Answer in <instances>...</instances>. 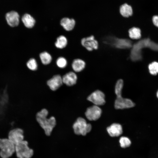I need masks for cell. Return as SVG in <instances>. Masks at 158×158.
<instances>
[{
  "mask_svg": "<svg viewBox=\"0 0 158 158\" xmlns=\"http://www.w3.org/2000/svg\"><path fill=\"white\" fill-rule=\"evenodd\" d=\"M73 128L76 134L84 136L91 130L92 126L87 123L84 118L79 117L74 123Z\"/></svg>",
  "mask_w": 158,
  "mask_h": 158,
  "instance_id": "obj_5",
  "label": "cell"
},
{
  "mask_svg": "<svg viewBox=\"0 0 158 158\" xmlns=\"http://www.w3.org/2000/svg\"><path fill=\"white\" fill-rule=\"evenodd\" d=\"M67 43L66 38L64 36L61 35L57 38L55 44L57 48L63 49L66 46Z\"/></svg>",
  "mask_w": 158,
  "mask_h": 158,
  "instance_id": "obj_20",
  "label": "cell"
},
{
  "mask_svg": "<svg viewBox=\"0 0 158 158\" xmlns=\"http://www.w3.org/2000/svg\"><path fill=\"white\" fill-rule=\"evenodd\" d=\"M15 153L18 158H31L34 151L29 147L28 142L23 140L15 145Z\"/></svg>",
  "mask_w": 158,
  "mask_h": 158,
  "instance_id": "obj_4",
  "label": "cell"
},
{
  "mask_svg": "<svg viewBox=\"0 0 158 158\" xmlns=\"http://www.w3.org/2000/svg\"><path fill=\"white\" fill-rule=\"evenodd\" d=\"M86 63L82 59L77 58L73 61L71 66L73 70L76 72H80L84 69Z\"/></svg>",
  "mask_w": 158,
  "mask_h": 158,
  "instance_id": "obj_15",
  "label": "cell"
},
{
  "mask_svg": "<svg viewBox=\"0 0 158 158\" xmlns=\"http://www.w3.org/2000/svg\"><path fill=\"white\" fill-rule=\"evenodd\" d=\"M150 73L153 75H156L158 73V63L154 62L150 64L148 66Z\"/></svg>",
  "mask_w": 158,
  "mask_h": 158,
  "instance_id": "obj_22",
  "label": "cell"
},
{
  "mask_svg": "<svg viewBox=\"0 0 158 158\" xmlns=\"http://www.w3.org/2000/svg\"><path fill=\"white\" fill-rule=\"evenodd\" d=\"M116 98L114 102V107L116 109H123L133 107L135 103L130 99L122 96V92L115 93Z\"/></svg>",
  "mask_w": 158,
  "mask_h": 158,
  "instance_id": "obj_6",
  "label": "cell"
},
{
  "mask_svg": "<svg viewBox=\"0 0 158 158\" xmlns=\"http://www.w3.org/2000/svg\"><path fill=\"white\" fill-rule=\"evenodd\" d=\"M5 18L7 25L11 28L17 26L20 22V16L18 13L15 11H11L7 12Z\"/></svg>",
  "mask_w": 158,
  "mask_h": 158,
  "instance_id": "obj_10",
  "label": "cell"
},
{
  "mask_svg": "<svg viewBox=\"0 0 158 158\" xmlns=\"http://www.w3.org/2000/svg\"><path fill=\"white\" fill-rule=\"evenodd\" d=\"M129 37L132 39H138L141 37V30L138 28L133 27L130 28L128 31Z\"/></svg>",
  "mask_w": 158,
  "mask_h": 158,
  "instance_id": "obj_19",
  "label": "cell"
},
{
  "mask_svg": "<svg viewBox=\"0 0 158 158\" xmlns=\"http://www.w3.org/2000/svg\"><path fill=\"white\" fill-rule=\"evenodd\" d=\"M48 114L47 109H42L37 114L36 118L40 126L44 130L45 134L49 136L56 125V120L55 117L53 116L47 118Z\"/></svg>",
  "mask_w": 158,
  "mask_h": 158,
  "instance_id": "obj_2",
  "label": "cell"
},
{
  "mask_svg": "<svg viewBox=\"0 0 158 158\" xmlns=\"http://www.w3.org/2000/svg\"><path fill=\"white\" fill-rule=\"evenodd\" d=\"M24 131L19 128H15L8 132V138L15 145L24 140Z\"/></svg>",
  "mask_w": 158,
  "mask_h": 158,
  "instance_id": "obj_8",
  "label": "cell"
},
{
  "mask_svg": "<svg viewBox=\"0 0 158 158\" xmlns=\"http://www.w3.org/2000/svg\"><path fill=\"white\" fill-rule=\"evenodd\" d=\"M152 20L153 24L158 27V15H154L152 17Z\"/></svg>",
  "mask_w": 158,
  "mask_h": 158,
  "instance_id": "obj_26",
  "label": "cell"
},
{
  "mask_svg": "<svg viewBox=\"0 0 158 158\" xmlns=\"http://www.w3.org/2000/svg\"><path fill=\"white\" fill-rule=\"evenodd\" d=\"M81 44L84 48L89 51L97 50L99 47V42L93 35L82 38Z\"/></svg>",
  "mask_w": 158,
  "mask_h": 158,
  "instance_id": "obj_7",
  "label": "cell"
},
{
  "mask_svg": "<svg viewBox=\"0 0 158 158\" xmlns=\"http://www.w3.org/2000/svg\"><path fill=\"white\" fill-rule=\"evenodd\" d=\"M147 47L158 51V44L151 41L149 38L145 39L133 44L130 54L131 60L134 61L141 60L142 58V50Z\"/></svg>",
  "mask_w": 158,
  "mask_h": 158,
  "instance_id": "obj_1",
  "label": "cell"
},
{
  "mask_svg": "<svg viewBox=\"0 0 158 158\" xmlns=\"http://www.w3.org/2000/svg\"><path fill=\"white\" fill-rule=\"evenodd\" d=\"M21 20L25 26L29 28H32L35 23V19L28 13H25L22 16Z\"/></svg>",
  "mask_w": 158,
  "mask_h": 158,
  "instance_id": "obj_18",
  "label": "cell"
},
{
  "mask_svg": "<svg viewBox=\"0 0 158 158\" xmlns=\"http://www.w3.org/2000/svg\"><path fill=\"white\" fill-rule=\"evenodd\" d=\"M15 152V145L8 138H0V156L9 158Z\"/></svg>",
  "mask_w": 158,
  "mask_h": 158,
  "instance_id": "obj_3",
  "label": "cell"
},
{
  "mask_svg": "<svg viewBox=\"0 0 158 158\" xmlns=\"http://www.w3.org/2000/svg\"><path fill=\"white\" fill-rule=\"evenodd\" d=\"M63 83L62 77L59 75L54 76L47 82L48 85L53 91H55L58 89Z\"/></svg>",
  "mask_w": 158,
  "mask_h": 158,
  "instance_id": "obj_12",
  "label": "cell"
},
{
  "mask_svg": "<svg viewBox=\"0 0 158 158\" xmlns=\"http://www.w3.org/2000/svg\"><path fill=\"white\" fill-rule=\"evenodd\" d=\"M156 96H157V98H158V90H157V92Z\"/></svg>",
  "mask_w": 158,
  "mask_h": 158,
  "instance_id": "obj_27",
  "label": "cell"
},
{
  "mask_svg": "<svg viewBox=\"0 0 158 158\" xmlns=\"http://www.w3.org/2000/svg\"><path fill=\"white\" fill-rule=\"evenodd\" d=\"M102 113L101 109L98 106L94 105L88 108L85 114L89 120L96 121L100 117Z\"/></svg>",
  "mask_w": 158,
  "mask_h": 158,
  "instance_id": "obj_11",
  "label": "cell"
},
{
  "mask_svg": "<svg viewBox=\"0 0 158 158\" xmlns=\"http://www.w3.org/2000/svg\"><path fill=\"white\" fill-rule=\"evenodd\" d=\"M107 131L111 136L117 137L122 134L123 129L120 124L114 123L107 128Z\"/></svg>",
  "mask_w": 158,
  "mask_h": 158,
  "instance_id": "obj_13",
  "label": "cell"
},
{
  "mask_svg": "<svg viewBox=\"0 0 158 158\" xmlns=\"http://www.w3.org/2000/svg\"><path fill=\"white\" fill-rule=\"evenodd\" d=\"M60 24L66 30L70 31L74 29L75 25V21L73 19L64 18L61 20Z\"/></svg>",
  "mask_w": 158,
  "mask_h": 158,
  "instance_id": "obj_16",
  "label": "cell"
},
{
  "mask_svg": "<svg viewBox=\"0 0 158 158\" xmlns=\"http://www.w3.org/2000/svg\"><path fill=\"white\" fill-rule=\"evenodd\" d=\"M119 142L121 146L123 148L129 147L131 143L130 140L126 137H121L120 139Z\"/></svg>",
  "mask_w": 158,
  "mask_h": 158,
  "instance_id": "obj_24",
  "label": "cell"
},
{
  "mask_svg": "<svg viewBox=\"0 0 158 158\" xmlns=\"http://www.w3.org/2000/svg\"><path fill=\"white\" fill-rule=\"evenodd\" d=\"M104 94L100 90H97L92 92L87 97V99L95 105H102L105 103Z\"/></svg>",
  "mask_w": 158,
  "mask_h": 158,
  "instance_id": "obj_9",
  "label": "cell"
},
{
  "mask_svg": "<svg viewBox=\"0 0 158 158\" xmlns=\"http://www.w3.org/2000/svg\"><path fill=\"white\" fill-rule=\"evenodd\" d=\"M67 64L66 59L64 57H59L56 60V64L57 66L60 68H64L67 66Z\"/></svg>",
  "mask_w": 158,
  "mask_h": 158,
  "instance_id": "obj_25",
  "label": "cell"
},
{
  "mask_svg": "<svg viewBox=\"0 0 158 158\" xmlns=\"http://www.w3.org/2000/svg\"><path fill=\"white\" fill-rule=\"evenodd\" d=\"M40 57L42 63L44 65H47L51 62L52 57L51 55L46 51L41 53Z\"/></svg>",
  "mask_w": 158,
  "mask_h": 158,
  "instance_id": "obj_21",
  "label": "cell"
},
{
  "mask_svg": "<svg viewBox=\"0 0 158 158\" xmlns=\"http://www.w3.org/2000/svg\"><path fill=\"white\" fill-rule=\"evenodd\" d=\"M26 65L28 68L32 71H35L37 68V62L34 58L30 59L27 62Z\"/></svg>",
  "mask_w": 158,
  "mask_h": 158,
  "instance_id": "obj_23",
  "label": "cell"
},
{
  "mask_svg": "<svg viewBox=\"0 0 158 158\" xmlns=\"http://www.w3.org/2000/svg\"><path fill=\"white\" fill-rule=\"evenodd\" d=\"M62 79L63 83L67 86H71L76 84L77 76L74 72L70 71L64 75Z\"/></svg>",
  "mask_w": 158,
  "mask_h": 158,
  "instance_id": "obj_14",
  "label": "cell"
},
{
  "mask_svg": "<svg viewBox=\"0 0 158 158\" xmlns=\"http://www.w3.org/2000/svg\"><path fill=\"white\" fill-rule=\"evenodd\" d=\"M119 12L121 15L124 18H128L133 14L132 7L127 3H125L121 6Z\"/></svg>",
  "mask_w": 158,
  "mask_h": 158,
  "instance_id": "obj_17",
  "label": "cell"
}]
</instances>
